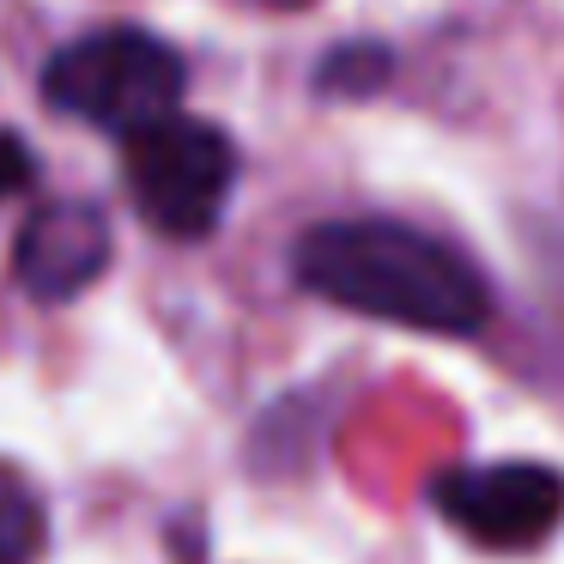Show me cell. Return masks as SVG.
Listing matches in <instances>:
<instances>
[{"label":"cell","mask_w":564,"mask_h":564,"mask_svg":"<svg viewBox=\"0 0 564 564\" xmlns=\"http://www.w3.org/2000/svg\"><path fill=\"white\" fill-rule=\"evenodd\" d=\"M292 273L322 304L389 328L467 340L491 322V285L462 249L401 219H328L292 249Z\"/></svg>","instance_id":"obj_1"},{"label":"cell","mask_w":564,"mask_h":564,"mask_svg":"<svg viewBox=\"0 0 564 564\" xmlns=\"http://www.w3.org/2000/svg\"><path fill=\"white\" fill-rule=\"evenodd\" d=\"M31 183H37V159H31V147L13 134V128H0V200L25 195Z\"/></svg>","instance_id":"obj_8"},{"label":"cell","mask_w":564,"mask_h":564,"mask_svg":"<svg viewBox=\"0 0 564 564\" xmlns=\"http://www.w3.org/2000/svg\"><path fill=\"white\" fill-rule=\"evenodd\" d=\"M431 510L486 552H534L564 522V474L546 462L449 467L431 479Z\"/></svg>","instance_id":"obj_4"},{"label":"cell","mask_w":564,"mask_h":564,"mask_svg":"<svg viewBox=\"0 0 564 564\" xmlns=\"http://www.w3.org/2000/svg\"><path fill=\"white\" fill-rule=\"evenodd\" d=\"M50 522H43V498L19 467L0 462V564H37Z\"/></svg>","instance_id":"obj_6"},{"label":"cell","mask_w":564,"mask_h":564,"mask_svg":"<svg viewBox=\"0 0 564 564\" xmlns=\"http://www.w3.org/2000/svg\"><path fill=\"white\" fill-rule=\"evenodd\" d=\"M183 55L140 25L86 31L67 50H55L43 67V104L50 110L91 128H116V134H134V128L171 116L183 104Z\"/></svg>","instance_id":"obj_2"},{"label":"cell","mask_w":564,"mask_h":564,"mask_svg":"<svg viewBox=\"0 0 564 564\" xmlns=\"http://www.w3.org/2000/svg\"><path fill=\"white\" fill-rule=\"evenodd\" d=\"M122 176L128 195H134V213L152 231L176 237V243H200L231 207L237 147L219 122L171 110L122 134Z\"/></svg>","instance_id":"obj_3"},{"label":"cell","mask_w":564,"mask_h":564,"mask_svg":"<svg viewBox=\"0 0 564 564\" xmlns=\"http://www.w3.org/2000/svg\"><path fill=\"white\" fill-rule=\"evenodd\" d=\"M389 79V50L382 43H340V50L322 62L316 86L334 98H370V91Z\"/></svg>","instance_id":"obj_7"},{"label":"cell","mask_w":564,"mask_h":564,"mask_svg":"<svg viewBox=\"0 0 564 564\" xmlns=\"http://www.w3.org/2000/svg\"><path fill=\"white\" fill-rule=\"evenodd\" d=\"M110 268V219L98 200H50L19 225L13 273L37 304H74Z\"/></svg>","instance_id":"obj_5"},{"label":"cell","mask_w":564,"mask_h":564,"mask_svg":"<svg viewBox=\"0 0 564 564\" xmlns=\"http://www.w3.org/2000/svg\"><path fill=\"white\" fill-rule=\"evenodd\" d=\"M273 7H310V0H273Z\"/></svg>","instance_id":"obj_9"}]
</instances>
